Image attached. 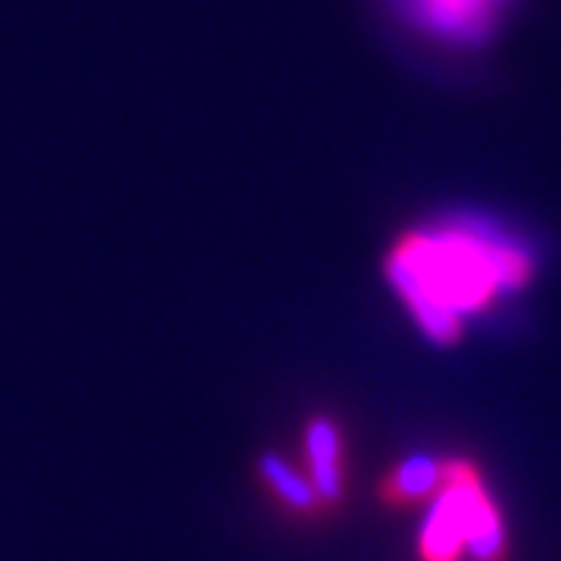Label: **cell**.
Segmentation results:
<instances>
[{
	"mask_svg": "<svg viewBox=\"0 0 561 561\" xmlns=\"http://www.w3.org/2000/svg\"><path fill=\"white\" fill-rule=\"evenodd\" d=\"M540 272L534 234L474 203L431 209L393 234L383 280L412 324L434 343H456L468 321L524 294Z\"/></svg>",
	"mask_w": 561,
	"mask_h": 561,
	"instance_id": "1",
	"label": "cell"
},
{
	"mask_svg": "<svg viewBox=\"0 0 561 561\" xmlns=\"http://www.w3.org/2000/svg\"><path fill=\"white\" fill-rule=\"evenodd\" d=\"M383 25L419 57L461 66L508 38L527 0H375Z\"/></svg>",
	"mask_w": 561,
	"mask_h": 561,
	"instance_id": "2",
	"label": "cell"
},
{
	"mask_svg": "<svg viewBox=\"0 0 561 561\" xmlns=\"http://www.w3.org/2000/svg\"><path fill=\"white\" fill-rule=\"evenodd\" d=\"M421 559L459 561L468 549L478 561L502 556V524L478 471L468 461H443V486L421 527Z\"/></svg>",
	"mask_w": 561,
	"mask_h": 561,
	"instance_id": "3",
	"label": "cell"
},
{
	"mask_svg": "<svg viewBox=\"0 0 561 561\" xmlns=\"http://www.w3.org/2000/svg\"><path fill=\"white\" fill-rule=\"evenodd\" d=\"M306 453H309V481L321 502L341 500L343 493V446L337 424L328 419L309 421L306 427Z\"/></svg>",
	"mask_w": 561,
	"mask_h": 561,
	"instance_id": "4",
	"label": "cell"
},
{
	"mask_svg": "<svg viewBox=\"0 0 561 561\" xmlns=\"http://www.w3.org/2000/svg\"><path fill=\"white\" fill-rule=\"evenodd\" d=\"M443 486V461L431 459V456H412L405 459L390 474L387 481V496L397 502L412 500H431L437 496Z\"/></svg>",
	"mask_w": 561,
	"mask_h": 561,
	"instance_id": "5",
	"label": "cell"
},
{
	"mask_svg": "<svg viewBox=\"0 0 561 561\" xmlns=\"http://www.w3.org/2000/svg\"><path fill=\"white\" fill-rule=\"evenodd\" d=\"M260 471H262V481L272 486V493L278 496L280 502H287L290 508H297V512H309V508H316L319 505V493H316V486L312 481L300 474L294 465H287V461L280 459V456H262L260 459Z\"/></svg>",
	"mask_w": 561,
	"mask_h": 561,
	"instance_id": "6",
	"label": "cell"
}]
</instances>
